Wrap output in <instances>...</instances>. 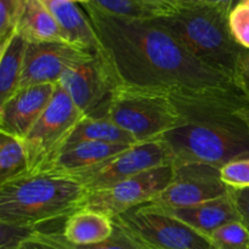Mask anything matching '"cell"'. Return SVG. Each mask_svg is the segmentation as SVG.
<instances>
[{
    "instance_id": "obj_4",
    "label": "cell",
    "mask_w": 249,
    "mask_h": 249,
    "mask_svg": "<svg viewBox=\"0 0 249 249\" xmlns=\"http://www.w3.org/2000/svg\"><path fill=\"white\" fill-rule=\"evenodd\" d=\"M105 118L111 119L136 142L160 139L185 124L168 94L124 85L114 90Z\"/></svg>"
},
{
    "instance_id": "obj_26",
    "label": "cell",
    "mask_w": 249,
    "mask_h": 249,
    "mask_svg": "<svg viewBox=\"0 0 249 249\" xmlns=\"http://www.w3.org/2000/svg\"><path fill=\"white\" fill-rule=\"evenodd\" d=\"M221 181L229 189H249V157L226 163L220 168Z\"/></svg>"
},
{
    "instance_id": "obj_19",
    "label": "cell",
    "mask_w": 249,
    "mask_h": 249,
    "mask_svg": "<svg viewBox=\"0 0 249 249\" xmlns=\"http://www.w3.org/2000/svg\"><path fill=\"white\" fill-rule=\"evenodd\" d=\"M85 141L126 143V145L138 143L133 136L129 135L122 128H119L111 119L96 118V117H84L75 126L73 133L71 134L66 146L85 142Z\"/></svg>"
},
{
    "instance_id": "obj_21",
    "label": "cell",
    "mask_w": 249,
    "mask_h": 249,
    "mask_svg": "<svg viewBox=\"0 0 249 249\" xmlns=\"http://www.w3.org/2000/svg\"><path fill=\"white\" fill-rule=\"evenodd\" d=\"M33 237L55 249H146L116 223H114V231L111 237L107 238L104 242L95 243V245H72L63 237L62 232H45L40 229L34 233Z\"/></svg>"
},
{
    "instance_id": "obj_18",
    "label": "cell",
    "mask_w": 249,
    "mask_h": 249,
    "mask_svg": "<svg viewBox=\"0 0 249 249\" xmlns=\"http://www.w3.org/2000/svg\"><path fill=\"white\" fill-rule=\"evenodd\" d=\"M27 40L15 34L11 40L0 49V105L6 102L19 89Z\"/></svg>"
},
{
    "instance_id": "obj_15",
    "label": "cell",
    "mask_w": 249,
    "mask_h": 249,
    "mask_svg": "<svg viewBox=\"0 0 249 249\" xmlns=\"http://www.w3.org/2000/svg\"><path fill=\"white\" fill-rule=\"evenodd\" d=\"M57 21L66 41L90 53L101 50L99 38L84 10L68 0H44Z\"/></svg>"
},
{
    "instance_id": "obj_23",
    "label": "cell",
    "mask_w": 249,
    "mask_h": 249,
    "mask_svg": "<svg viewBox=\"0 0 249 249\" xmlns=\"http://www.w3.org/2000/svg\"><path fill=\"white\" fill-rule=\"evenodd\" d=\"M211 240L218 249H249V229L241 220L231 221L214 231Z\"/></svg>"
},
{
    "instance_id": "obj_5",
    "label": "cell",
    "mask_w": 249,
    "mask_h": 249,
    "mask_svg": "<svg viewBox=\"0 0 249 249\" xmlns=\"http://www.w3.org/2000/svg\"><path fill=\"white\" fill-rule=\"evenodd\" d=\"M146 249H218L213 241L152 203L113 219Z\"/></svg>"
},
{
    "instance_id": "obj_31",
    "label": "cell",
    "mask_w": 249,
    "mask_h": 249,
    "mask_svg": "<svg viewBox=\"0 0 249 249\" xmlns=\"http://www.w3.org/2000/svg\"><path fill=\"white\" fill-rule=\"evenodd\" d=\"M186 1H192V2H201V4H209V5H216V6H221L228 9L229 11L233 9L238 2H241L242 0H186Z\"/></svg>"
},
{
    "instance_id": "obj_10",
    "label": "cell",
    "mask_w": 249,
    "mask_h": 249,
    "mask_svg": "<svg viewBox=\"0 0 249 249\" xmlns=\"http://www.w3.org/2000/svg\"><path fill=\"white\" fill-rule=\"evenodd\" d=\"M174 165L169 186L151 203L165 208H184L214 201L229 195L220 178V168L201 163Z\"/></svg>"
},
{
    "instance_id": "obj_1",
    "label": "cell",
    "mask_w": 249,
    "mask_h": 249,
    "mask_svg": "<svg viewBox=\"0 0 249 249\" xmlns=\"http://www.w3.org/2000/svg\"><path fill=\"white\" fill-rule=\"evenodd\" d=\"M82 7L118 85L165 94L241 90L232 78L198 60L156 19L114 16L91 2Z\"/></svg>"
},
{
    "instance_id": "obj_14",
    "label": "cell",
    "mask_w": 249,
    "mask_h": 249,
    "mask_svg": "<svg viewBox=\"0 0 249 249\" xmlns=\"http://www.w3.org/2000/svg\"><path fill=\"white\" fill-rule=\"evenodd\" d=\"M157 207L209 238L212 233L221 226L231 221L241 220L240 214L230 196V191H229V195L221 198L197 204V206L184 207V208Z\"/></svg>"
},
{
    "instance_id": "obj_3",
    "label": "cell",
    "mask_w": 249,
    "mask_h": 249,
    "mask_svg": "<svg viewBox=\"0 0 249 249\" xmlns=\"http://www.w3.org/2000/svg\"><path fill=\"white\" fill-rule=\"evenodd\" d=\"M229 15L225 7L181 0L174 12L156 21L198 60L235 80L243 48L231 34Z\"/></svg>"
},
{
    "instance_id": "obj_27",
    "label": "cell",
    "mask_w": 249,
    "mask_h": 249,
    "mask_svg": "<svg viewBox=\"0 0 249 249\" xmlns=\"http://www.w3.org/2000/svg\"><path fill=\"white\" fill-rule=\"evenodd\" d=\"M39 229L36 228L0 223V249H17L24 242L31 240L32 236Z\"/></svg>"
},
{
    "instance_id": "obj_11",
    "label": "cell",
    "mask_w": 249,
    "mask_h": 249,
    "mask_svg": "<svg viewBox=\"0 0 249 249\" xmlns=\"http://www.w3.org/2000/svg\"><path fill=\"white\" fill-rule=\"evenodd\" d=\"M95 55L66 41L28 43L19 89L39 84H57L68 70Z\"/></svg>"
},
{
    "instance_id": "obj_6",
    "label": "cell",
    "mask_w": 249,
    "mask_h": 249,
    "mask_svg": "<svg viewBox=\"0 0 249 249\" xmlns=\"http://www.w3.org/2000/svg\"><path fill=\"white\" fill-rule=\"evenodd\" d=\"M84 117L57 83L50 104L23 140L29 174L43 172L55 160Z\"/></svg>"
},
{
    "instance_id": "obj_7",
    "label": "cell",
    "mask_w": 249,
    "mask_h": 249,
    "mask_svg": "<svg viewBox=\"0 0 249 249\" xmlns=\"http://www.w3.org/2000/svg\"><path fill=\"white\" fill-rule=\"evenodd\" d=\"M173 163L146 170L108 189L88 192L83 208L114 219L142 204L151 203L170 185Z\"/></svg>"
},
{
    "instance_id": "obj_28",
    "label": "cell",
    "mask_w": 249,
    "mask_h": 249,
    "mask_svg": "<svg viewBox=\"0 0 249 249\" xmlns=\"http://www.w3.org/2000/svg\"><path fill=\"white\" fill-rule=\"evenodd\" d=\"M235 82L249 100V50L243 49L235 73Z\"/></svg>"
},
{
    "instance_id": "obj_9",
    "label": "cell",
    "mask_w": 249,
    "mask_h": 249,
    "mask_svg": "<svg viewBox=\"0 0 249 249\" xmlns=\"http://www.w3.org/2000/svg\"><path fill=\"white\" fill-rule=\"evenodd\" d=\"M58 84L85 117L105 118L118 80L99 53L68 70Z\"/></svg>"
},
{
    "instance_id": "obj_25",
    "label": "cell",
    "mask_w": 249,
    "mask_h": 249,
    "mask_svg": "<svg viewBox=\"0 0 249 249\" xmlns=\"http://www.w3.org/2000/svg\"><path fill=\"white\" fill-rule=\"evenodd\" d=\"M229 27L236 43L249 50V0H242L231 10Z\"/></svg>"
},
{
    "instance_id": "obj_17",
    "label": "cell",
    "mask_w": 249,
    "mask_h": 249,
    "mask_svg": "<svg viewBox=\"0 0 249 249\" xmlns=\"http://www.w3.org/2000/svg\"><path fill=\"white\" fill-rule=\"evenodd\" d=\"M16 34L27 43L66 41L57 21L44 0H27Z\"/></svg>"
},
{
    "instance_id": "obj_2",
    "label": "cell",
    "mask_w": 249,
    "mask_h": 249,
    "mask_svg": "<svg viewBox=\"0 0 249 249\" xmlns=\"http://www.w3.org/2000/svg\"><path fill=\"white\" fill-rule=\"evenodd\" d=\"M88 191L73 178L36 173L0 185V223L36 228L83 208Z\"/></svg>"
},
{
    "instance_id": "obj_32",
    "label": "cell",
    "mask_w": 249,
    "mask_h": 249,
    "mask_svg": "<svg viewBox=\"0 0 249 249\" xmlns=\"http://www.w3.org/2000/svg\"><path fill=\"white\" fill-rule=\"evenodd\" d=\"M17 249H55L53 247H51V246L46 245V243L41 242V241L36 240V238H34L33 236H32L31 240H28L27 242H24L23 245L19 246Z\"/></svg>"
},
{
    "instance_id": "obj_13",
    "label": "cell",
    "mask_w": 249,
    "mask_h": 249,
    "mask_svg": "<svg viewBox=\"0 0 249 249\" xmlns=\"http://www.w3.org/2000/svg\"><path fill=\"white\" fill-rule=\"evenodd\" d=\"M135 145V143H134ZM133 145L126 143H106L97 141H85L66 146L53 162L40 173H53L71 177L77 173L90 169L113 156L123 152Z\"/></svg>"
},
{
    "instance_id": "obj_22",
    "label": "cell",
    "mask_w": 249,
    "mask_h": 249,
    "mask_svg": "<svg viewBox=\"0 0 249 249\" xmlns=\"http://www.w3.org/2000/svg\"><path fill=\"white\" fill-rule=\"evenodd\" d=\"M94 6L114 16L135 19H156L160 14L145 0H92Z\"/></svg>"
},
{
    "instance_id": "obj_20",
    "label": "cell",
    "mask_w": 249,
    "mask_h": 249,
    "mask_svg": "<svg viewBox=\"0 0 249 249\" xmlns=\"http://www.w3.org/2000/svg\"><path fill=\"white\" fill-rule=\"evenodd\" d=\"M28 174V157L23 140L0 131V185Z\"/></svg>"
},
{
    "instance_id": "obj_30",
    "label": "cell",
    "mask_w": 249,
    "mask_h": 249,
    "mask_svg": "<svg viewBox=\"0 0 249 249\" xmlns=\"http://www.w3.org/2000/svg\"><path fill=\"white\" fill-rule=\"evenodd\" d=\"M146 1L157 7L160 12H163V15L168 16L178 9L181 0H146Z\"/></svg>"
},
{
    "instance_id": "obj_16",
    "label": "cell",
    "mask_w": 249,
    "mask_h": 249,
    "mask_svg": "<svg viewBox=\"0 0 249 249\" xmlns=\"http://www.w3.org/2000/svg\"><path fill=\"white\" fill-rule=\"evenodd\" d=\"M113 231V219L99 212L82 208L66 219L62 235L72 245L88 246L104 242L111 237Z\"/></svg>"
},
{
    "instance_id": "obj_24",
    "label": "cell",
    "mask_w": 249,
    "mask_h": 249,
    "mask_svg": "<svg viewBox=\"0 0 249 249\" xmlns=\"http://www.w3.org/2000/svg\"><path fill=\"white\" fill-rule=\"evenodd\" d=\"M27 0H0V49L16 34Z\"/></svg>"
},
{
    "instance_id": "obj_12",
    "label": "cell",
    "mask_w": 249,
    "mask_h": 249,
    "mask_svg": "<svg viewBox=\"0 0 249 249\" xmlns=\"http://www.w3.org/2000/svg\"><path fill=\"white\" fill-rule=\"evenodd\" d=\"M57 84H39L17 90L0 105V131L24 140L50 104Z\"/></svg>"
},
{
    "instance_id": "obj_8",
    "label": "cell",
    "mask_w": 249,
    "mask_h": 249,
    "mask_svg": "<svg viewBox=\"0 0 249 249\" xmlns=\"http://www.w3.org/2000/svg\"><path fill=\"white\" fill-rule=\"evenodd\" d=\"M172 158L160 139L138 142L109 160L71 175L82 182L88 192L108 189L124 180L133 178L146 170L170 164Z\"/></svg>"
},
{
    "instance_id": "obj_29",
    "label": "cell",
    "mask_w": 249,
    "mask_h": 249,
    "mask_svg": "<svg viewBox=\"0 0 249 249\" xmlns=\"http://www.w3.org/2000/svg\"><path fill=\"white\" fill-rule=\"evenodd\" d=\"M230 196L240 214L241 221L249 229V189H230Z\"/></svg>"
},
{
    "instance_id": "obj_33",
    "label": "cell",
    "mask_w": 249,
    "mask_h": 249,
    "mask_svg": "<svg viewBox=\"0 0 249 249\" xmlns=\"http://www.w3.org/2000/svg\"><path fill=\"white\" fill-rule=\"evenodd\" d=\"M238 116L242 118V121L247 124V126L249 128V107L240 109V111H238Z\"/></svg>"
}]
</instances>
